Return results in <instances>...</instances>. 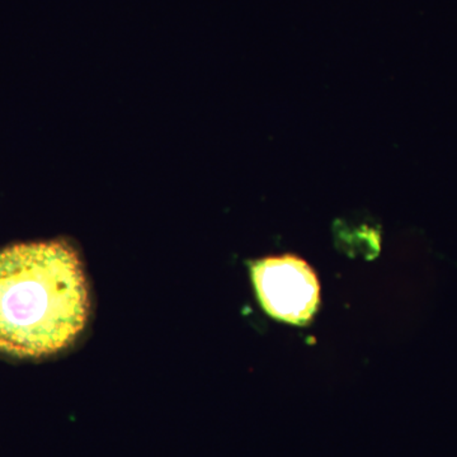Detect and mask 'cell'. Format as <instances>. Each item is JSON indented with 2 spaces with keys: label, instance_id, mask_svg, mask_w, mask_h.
Instances as JSON below:
<instances>
[{
  "label": "cell",
  "instance_id": "cell-2",
  "mask_svg": "<svg viewBox=\"0 0 457 457\" xmlns=\"http://www.w3.org/2000/svg\"><path fill=\"white\" fill-rule=\"evenodd\" d=\"M252 278L258 299L270 317L305 326L317 312L320 286L312 267L296 255L254 262Z\"/></svg>",
  "mask_w": 457,
  "mask_h": 457
},
{
  "label": "cell",
  "instance_id": "cell-1",
  "mask_svg": "<svg viewBox=\"0 0 457 457\" xmlns=\"http://www.w3.org/2000/svg\"><path fill=\"white\" fill-rule=\"evenodd\" d=\"M92 314L88 278L65 240L0 249V353L55 356L79 341Z\"/></svg>",
  "mask_w": 457,
  "mask_h": 457
}]
</instances>
